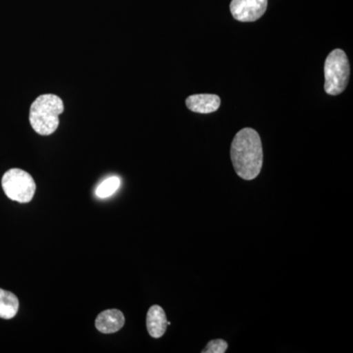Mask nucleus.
<instances>
[{"label":"nucleus","mask_w":353,"mask_h":353,"mask_svg":"<svg viewBox=\"0 0 353 353\" xmlns=\"http://www.w3.org/2000/svg\"><path fill=\"white\" fill-rule=\"evenodd\" d=\"M63 111V101L57 95H39L30 109V123L32 129L41 136H50L59 126V115Z\"/></svg>","instance_id":"f03ea898"},{"label":"nucleus","mask_w":353,"mask_h":353,"mask_svg":"<svg viewBox=\"0 0 353 353\" xmlns=\"http://www.w3.org/2000/svg\"><path fill=\"white\" fill-rule=\"evenodd\" d=\"M19 310V299L13 292L0 289V318L12 319Z\"/></svg>","instance_id":"1a4fd4ad"},{"label":"nucleus","mask_w":353,"mask_h":353,"mask_svg":"<svg viewBox=\"0 0 353 353\" xmlns=\"http://www.w3.org/2000/svg\"><path fill=\"white\" fill-rule=\"evenodd\" d=\"M167 326L168 321L163 308L159 305L152 306L146 315V328L150 336L154 339L161 338L166 332Z\"/></svg>","instance_id":"6e6552de"},{"label":"nucleus","mask_w":353,"mask_h":353,"mask_svg":"<svg viewBox=\"0 0 353 353\" xmlns=\"http://www.w3.org/2000/svg\"><path fill=\"white\" fill-rule=\"evenodd\" d=\"M268 0H232L230 10L240 22H254L264 15Z\"/></svg>","instance_id":"39448f33"},{"label":"nucleus","mask_w":353,"mask_h":353,"mask_svg":"<svg viewBox=\"0 0 353 353\" xmlns=\"http://www.w3.org/2000/svg\"><path fill=\"white\" fill-rule=\"evenodd\" d=\"M228 343L224 340L209 341L202 353H225L227 352Z\"/></svg>","instance_id":"9b49d317"},{"label":"nucleus","mask_w":353,"mask_h":353,"mask_svg":"<svg viewBox=\"0 0 353 353\" xmlns=\"http://www.w3.org/2000/svg\"><path fill=\"white\" fill-rule=\"evenodd\" d=\"M125 324V316L118 309L102 311L95 319V328L102 334H114L120 331Z\"/></svg>","instance_id":"423d86ee"},{"label":"nucleus","mask_w":353,"mask_h":353,"mask_svg":"<svg viewBox=\"0 0 353 353\" xmlns=\"http://www.w3.org/2000/svg\"><path fill=\"white\" fill-rule=\"evenodd\" d=\"M324 90L330 95L345 92L350 81V67L347 54L341 50H334L327 57L324 66Z\"/></svg>","instance_id":"7ed1b4c3"},{"label":"nucleus","mask_w":353,"mask_h":353,"mask_svg":"<svg viewBox=\"0 0 353 353\" xmlns=\"http://www.w3.org/2000/svg\"><path fill=\"white\" fill-rule=\"evenodd\" d=\"M121 179L117 176H109L103 182L99 183V187L95 190V196L99 199H108L119 190Z\"/></svg>","instance_id":"9d476101"},{"label":"nucleus","mask_w":353,"mask_h":353,"mask_svg":"<svg viewBox=\"0 0 353 353\" xmlns=\"http://www.w3.org/2000/svg\"><path fill=\"white\" fill-rule=\"evenodd\" d=\"M185 104L192 112L209 114L219 109L221 99L216 94H192L188 97Z\"/></svg>","instance_id":"0eeeda50"},{"label":"nucleus","mask_w":353,"mask_h":353,"mask_svg":"<svg viewBox=\"0 0 353 353\" xmlns=\"http://www.w3.org/2000/svg\"><path fill=\"white\" fill-rule=\"evenodd\" d=\"M2 189L6 196L19 203H29L36 194L37 185L34 178L22 169H10L1 180Z\"/></svg>","instance_id":"20e7f679"},{"label":"nucleus","mask_w":353,"mask_h":353,"mask_svg":"<svg viewBox=\"0 0 353 353\" xmlns=\"http://www.w3.org/2000/svg\"><path fill=\"white\" fill-rule=\"evenodd\" d=\"M231 159L241 179L250 181L256 178L263 165V148L259 132L252 128L241 130L232 143Z\"/></svg>","instance_id":"f257e3e1"}]
</instances>
